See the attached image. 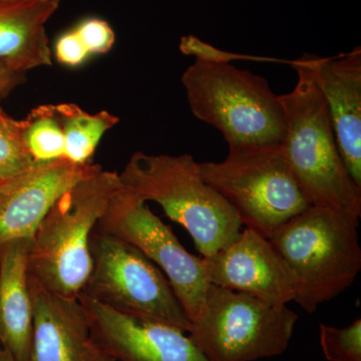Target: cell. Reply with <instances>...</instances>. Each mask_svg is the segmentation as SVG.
<instances>
[{
	"label": "cell",
	"mask_w": 361,
	"mask_h": 361,
	"mask_svg": "<svg viewBox=\"0 0 361 361\" xmlns=\"http://www.w3.org/2000/svg\"><path fill=\"white\" fill-rule=\"evenodd\" d=\"M180 82L192 114L219 130L229 151L281 147L283 108L265 78L230 63L196 59Z\"/></svg>",
	"instance_id": "cell-3"
},
{
	"label": "cell",
	"mask_w": 361,
	"mask_h": 361,
	"mask_svg": "<svg viewBox=\"0 0 361 361\" xmlns=\"http://www.w3.org/2000/svg\"><path fill=\"white\" fill-rule=\"evenodd\" d=\"M54 52L59 63L70 68L82 66L90 56L75 30L63 33L56 39Z\"/></svg>",
	"instance_id": "cell-23"
},
{
	"label": "cell",
	"mask_w": 361,
	"mask_h": 361,
	"mask_svg": "<svg viewBox=\"0 0 361 361\" xmlns=\"http://www.w3.org/2000/svg\"><path fill=\"white\" fill-rule=\"evenodd\" d=\"M320 345L329 361H361V320L343 329L320 324Z\"/></svg>",
	"instance_id": "cell-20"
},
{
	"label": "cell",
	"mask_w": 361,
	"mask_h": 361,
	"mask_svg": "<svg viewBox=\"0 0 361 361\" xmlns=\"http://www.w3.org/2000/svg\"><path fill=\"white\" fill-rule=\"evenodd\" d=\"M94 339L116 361H210L186 332L123 314L90 297H78Z\"/></svg>",
	"instance_id": "cell-10"
},
{
	"label": "cell",
	"mask_w": 361,
	"mask_h": 361,
	"mask_svg": "<svg viewBox=\"0 0 361 361\" xmlns=\"http://www.w3.org/2000/svg\"><path fill=\"white\" fill-rule=\"evenodd\" d=\"M26 80V73L14 71L0 61V99H4Z\"/></svg>",
	"instance_id": "cell-24"
},
{
	"label": "cell",
	"mask_w": 361,
	"mask_h": 361,
	"mask_svg": "<svg viewBox=\"0 0 361 361\" xmlns=\"http://www.w3.org/2000/svg\"><path fill=\"white\" fill-rule=\"evenodd\" d=\"M30 239L0 247V341L16 361L30 360L32 301L28 287Z\"/></svg>",
	"instance_id": "cell-16"
},
{
	"label": "cell",
	"mask_w": 361,
	"mask_h": 361,
	"mask_svg": "<svg viewBox=\"0 0 361 361\" xmlns=\"http://www.w3.org/2000/svg\"><path fill=\"white\" fill-rule=\"evenodd\" d=\"M37 164L26 148L23 120L11 118L0 106V180L25 173Z\"/></svg>",
	"instance_id": "cell-19"
},
{
	"label": "cell",
	"mask_w": 361,
	"mask_h": 361,
	"mask_svg": "<svg viewBox=\"0 0 361 361\" xmlns=\"http://www.w3.org/2000/svg\"><path fill=\"white\" fill-rule=\"evenodd\" d=\"M203 259L209 283L272 305L294 300L293 278L269 239L246 228L238 238Z\"/></svg>",
	"instance_id": "cell-11"
},
{
	"label": "cell",
	"mask_w": 361,
	"mask_h": 361,
	"mask_svg": "<svg viewBox=\"0 0 361 361\" xmlns=\"http://www.w3.org/2000/svg\"><path fill=\"white\" fill-rule=\"evenodd\" d=\"M297 320L287 305L210 284L189 336L210 361H255L283 355Z\"/></svg>",
	"instance_id": "cell-6"
},
{
	"label": "cell",
	"mask_w": 361,
	"mask_h": 361,
	"mask_svg": "<svg viewBox=\"0 0 361 361\" xmlns=\"http://www.w3.org/2000/svg\"><path fill=\"white\" fill-rule=\"evenodd\" d=\"M61 0H0V61L26 73L52 65L47 21Z\"/></svg>",
	"instance_id": "cell-15"
},
{
	"label": "cell",
	"mask_w": 361,
	"mask_h": 361,
	"mask_svg": "<svg viewBox=\"0 0 361 361\" xmlns=\"http://www.w3.org/2000/svg\"><path fill=\"white\" fill-rule=\"evenodd\" d=\"M360 218L344 209L310 205L271 236L293 278V301L310 314L355 283L361 269Z\"/></svg>",
	"instance_id": "cell-2"
},
{
	"label": "cell",
	"mask_w": 361,
	"mask_h": 361,
	"mask_svg": "<svg viewBox=\"0 0 361 361\" xmlns=\"http://www.w3.org/2000/svg\"><path fill=\"white\" fill-rule=\"evenodd\" d=\"M23 123L26 148L33 160L39 164L65 160V135L54 104L33 109Z\"/></svg>",
	"instance_id": "cell-18"
},
{
	"label": "cell",
	"mask_w": 361,
	"mask_h": 361,
	"mask_svg": "<svg viewBox=\"0 0 361 361\" xmlns=\"http://www.w3.org/2000/svg\"><path fill=\"white\" fill-rule=\"evenodd\" d=\"M120 175L123 187L154 201L191 235L202 257L238 238L241 221L233 207L203 179L191 155H149L135 152Z\"/></svg>",
	"instance_id": "cell-5"
},
{
	"label": "cell",
	"mask_w": 361,
	"mask_h": 361,
	"mask_svg": "<svg viewBox=\"0 0 361 361\" xmlns=\"http://www.w3.org/2000/svg\"><path fill=\"white\" fill-rule=\"evenodd\" d=\"M101 170L96 164L58 160L0 180V247L14 240H32L59 197Z\"/></svg>",
	"instance_id": "cell-12"
},
{
	"label": "cell",
	"mask_w": 361,
	"mask_h": 361,
	"mask_svg": "<svg viewBox=\"0 0 361 361\" xmlns=\"http://www.w3.org/2000/svg\"><path fill=\"white\" fill-rule=\"evenodd\" d=\"M96 229L141 250L165 273L191 322L198 317L210 285L203 259L184 248L172 229L149 210L147 202L122 185Z\"/></svg>",
	"instance_id": "cell-9"
},
{
	"label": "cell",
	"mask_w": 361,
	"mask_h": 361,
	"mask_svg": "<svg viewBox=\"0 0 361 361\" xmlns=\"http://www.w3.org/2000/svg\"><path fill=\"white\" fill-rule=\"evenodd\" d=\"M73 30L90 56L106 54L115 44V32L106 21L101 18H92L80 21Z\"/></svg>",
	"instance_id": "cell-21"
},
{
	"label": "cell",
	"mask_w": 361,
	"mask_h": 361,
	"mask_svg": "<svg viewBox=\"0 0 361 361\" xmlns=\"http://www.w3.org/2000/svg\"><path fill=\"white\" fill-rule=\"evenodd\" d=\"M0 361H16L11 355V351L7 349L1 341H0Z\"/></svg>",
	"instance_id": "cell-25"
},
{
	"label": "cell",
	"mask_w": 361,
	"mask_h": 361,
	"mask_svg": "<svg viewBox=\"0 0 361 361\" xmlns=\"http://www.w3.org/2000/svg\"><path fill=\"white\" fill-rule=\"evenodd\" d=\"M121 187L118 173L101 170L61 195L33 235L28 274L54 293L78 298L92 272V232Z\"/></svg>",
	"instance_id": "cell-4"
},
{
	"label": "cell",
	"mask_w": 361,
	"mask_h": 361,
	"mask_svg": "<svg viewBox=\"0 0 361 361\" xmlns=\"http://www.w3.org/2000/svg\"><path fill=\"white\" fill-rule=\"evenodd\" d=\"M311 66L326 102L342 160L361 187V49L330 58L311 54Z\"/></svg>",
	"instance_id": "cell-14"
},
{
	"label": "cell",
	"mask_w": 361,
	"mask_h": 361,
	"mask_svg": "<svg viewBox=\"0 0 361 361\" xmlns=\"http://www.w3.org/2000/svg\"><path fill=\"white\" fill-rule=\"evenodd\" d=\"M294 89L279 96L286 132L280 147L297 185L310 205L344 209L361 216V187L345 167L326 102L316 84L311 54L291 61Z\"/></svg>",
	"instance_id": "cell-1"
},
{
	"label": "cell",
	"mask_w": 361,
	"mask_h": 361,
	"mask_svg": "<svg viewBox=\"0 0 361 361\" xmlns=\"http://www.w3.org/2000/svg\"><path fill=\"white\" fill-rule=\"evenodd\" d=\"M54 109L65 135V160L80 165L92 163L102 137L120 121L108 111L92 115L75 104H54Z\"/></svg>",
	"instance_id": "cell-17"
},
{
	"label": "cell",
	"mask_w": 361,
	"mask_h": 361,
	"mask_svg": "<svg viewBox=\"0 0 361 361\" xmlns=\"http://www.w3.org/2000/svg\"><path fill=\"white\" fill-rule=\"evenodd\" d=\"M90 249L92 272L80 294L123 314L191 331L168 278L137 247L94 229Z\"/></svg>",
	"instance_id": "cell-8"
},
{
	"label": "cell",
	"mask_w": 361,
	"mask_h": 361,
	"mask_svg": "<svg viewBox=\"0 0 361 361\" xmlns=\"http://www.w3.org/2000/svg\"><path fill=\"white\" fill-rule=\"evenodd\" d=\"M180 51L186 56H195L197 59L216 61V63H230L238 59H250V61H279V59L258 58V56H243V54H232L217 49L213 45L207 44L194 35H186L180 40Z\"/></svg>",
	"instance_id": "cell-22"
},
{
	"label": "cell",
	"mask_w": 361,
	"mask_h": 361,
	"mask_svg": "<svg viewBox=\"0 0 361 361\" xmlns=\"http://www.w3.org/2000/svg\"><path fill=\"white\" fill-rule=\"evenodd\" d=\"M199 169L236 211L242 225L267 239L310 206L280 148L229 151L224 160L203 161Z\"/></svg>",
	"instance_id": "cell-7"
},
{
	"label": "cell",
	"mask_w": 361,
	"mask_h": 361,
	"mask_svg": "<svg viewBox=\"0 0 361 361\" xmlns=\"http://www.w3.org/2000/svg\"><path fill=\"white\" fill-rule=\"evenodd\" d=\"M33 319L28 361H116L94 339L78 298L45 288L28 274Z\"/></svg>",
	"instance_id": "cell-13"
}]
</instances>
